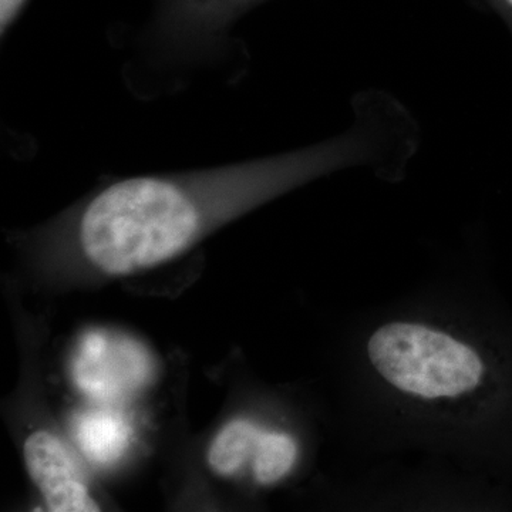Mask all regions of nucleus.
<instances>
[{
	"instance_id": "nucleus-1",
	"label": "nucleus",
	"mask_w": 512,
	"mask_h": 512,
	"mask_svg": "<svg viewBox=\"0 0 512 512\" xmlns=\"http://www.w3.org/2000/svg\"><path fill=\"white\" fill-rule=\"evenodd\" d=\"M355 160L352 141L340 136L208 173L130 178L89 202L77 225V242L103 274H136L183 254L212 225L251 202Z\"/></svg>"
},
{
	"instance_id": "nucleus-2",
	"label": "nucleus",
	"mask_w": 512,
	"mask_h": 512,
	"mask_svg": "<svg viewBox=\"0 0 512 512\" xmlns=\"http://www.w3.org/2000/svg\"><path fill=\"white\" fill-rule=\"evenodd\" d=\"M379 375L423 399L456 397L480 383L484 366L473 349L446 333L416 323H390L367 346Z\"/></svg>"
},
{
	"instance_id": "nucleus-3",
	"label": "nucleus",
	"mask_w": 512,
	"mask_h": 512,
	"mask_svg": "<svg viewBox=\"0 0 512 512\" xmlns=\"http://www.w3.org/2000/svg\"><path fill=\"white\" fill-rule=\"evenodd\" d=\"M156 362L150 350L130 336L94 329L82 336L72 359L77 389L99 403H117L153 380Z\"/></svg>"
},
{
	"instance_id": "nucleus-4",
	"label": "nucleus",
	"mask_w": 512,
	"mask_h": 512,
	"mask_svg": "<svg viewBox=\"0 0 512 512\" xmlns=\"http://www.w3.org/2000/svg\"><path fill=\"white\" fill-rule=\"evenodd\" d=\"M23 456L30 478L45 498L47 510L100 511L69 450L55 434L49 431L30 434L23 447Z\"/></svg>"
},
{
	"instance_id": "nucleus-5",
	"label": "nucleus",
	"mask_w": 512,
	"mask_h": 512,
	"mask_svg": "<svg viewBox=\"0 0 512 512\" xmlns=\"http://www.w3.org/2000/svg\"><path fill=\"white\" fill-rule=\"evenodd\" d=\"M74 437L90 461L110 466L119 461L130 446L131 427L119 413L93 410L76 420Z\"/></svg>"
},
{
	"instance_id": "nucleus-6",
	"label": "nucleus",
	"mask_w": 512,
	"mask_h": 512,
	"mask_svg": "<svg viewBox=\"0 0 512 512\" xmlns=\"http://www.w3.org/2000/svg\"><path fill=\"white\" fill-rule=\"evenodd\" d=\"M262 430L244 419L229 421L222 427L208 450V464L215 474L231 477L241 470L248 458H254Z\"/></svg>"
},
{
	"instance_id": "nucleus-7",
	"label": "nucleus",
	"mask_w": 512,
	"mask_h": 512,
	"mask_svg": "<svg viewBox=\"0 0 512 512\" xmlns=\"http://www.w3.org/2000/svg\"><path fill=\"white\" fill-rule=\"evenodd\" d=\"M298 456L295 440L285 433L262 430L252 470L259 484H274L292 470Z\"/></svg>"
},
{
	"instance_id": "nucleus-8",
	"label": "nucleus",
	"mask_w": 512,
	"mask_h": 512,
	"mask_svg": "<svg viewBox=\"0 0 512 512\" xmlns=\"http://www.w3.org/2000/svg\"><path fill=\"white\" fill-rule=\"evenodd\" d=\"M184 2H190L192 13L201 12L205 16H211L212 13L218 18H222L224 12H228L242 3L251 2V0H184Z\"/></svg>"
},
{
	"instance_id": "nucleus-9",
	"label": "nucleus",
	"mask_w": 512,
	"mask_h": 512,
	"mask_svg": "<svg viewBox=\"0 0 512 512\" xmlns=\"http://www.w3.org/2000/svg\"><path fill=\"white\" fill-rule=\"evenodd\" d=\"M26 0H2V28L12 25L13 20L25 6Z\"/></svg>"
},
{
	"instance_id": "nucleus-10",
	"label": "nucleus",
	"mask_w": 512,
	"mask_h": 512,
	"mask_svg": "<svg viewBox=\"0 0 512 512\" xmlns=\"http://www.w3.org/2000/svg\"><path fill=\"white\" fill-rule=\"evenodd\" d=\"M505 8H507L508 12L512 13V0H501Z\"/></svg>"
}]
</instances>
